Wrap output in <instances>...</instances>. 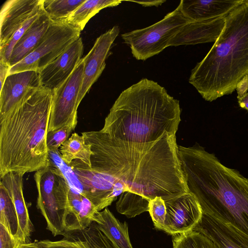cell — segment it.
<instances>
[{"mask_svg":"<svg viewBox=\"0 0 248 248\" xmlns=\"http://www.w3.org/2000/svg\"><path fill=\"white\" fill-rule=\"evenodd\" d=\"M93 152L90 168L123 181L128 191L166 201L189 192L181 168L176 135L139 143L99 131L81 133Z\"/></svg>","mask_w":248,"mask_h":248,"instance_id":"obj_1","label":"cell"},{"mask_svg":"<svg viewBox=\"0 0 248 248\" xmlns=\"http://www.w3.org/2000/svg\"><path fill=\"white\" fill-rule=\"evenodd\" d=\"M178 155L188 191L202 213L248 236V178L199 145H179Z\"/></svg>","mask_w":248,"mask_h":248,"instance_id":"obj_2","label":"cell"},{"mask_svg":"<svg viewBox=\"0 0 248 248\" xmlns=\"http://www.w3.org/2000/svg\"><path fill=\"white\" fill-rule=\"evenodd\" d=\"M52 97L49 88H32L0 116V179L10 172L24 175L50 165L46 136Z\"/></svg>","mask_w":248,"mask_h":248,"instance_id":"obj_3","label":"cell"},{"mask_svg":"<svg viewBox=\"0 0 248 248\" xmlns=\"http://www.w3.org/2000/svg\"><path fill=\"white\" fill-rule=\"evenodd\" d=\"M181 112L178 100L157 82L143 78L121 93L100 131L127 141L153 142L166 133L176 135Z\"/></svg>","mask_w":248,"mask_h":248,"instance_id":"obj_4","label":"cell"},{"mask_svg":"<svg viewBox=\"0 0 248 248\" xmlns=\"http://www.w3.org/2000/svg\"><path fill=\"white\" fill-rule=\"evenodd\" d=\"M248 76V0L225 16L224 28L211 48L192 70L189 82L206 101L231 94Z\"/></svg>","mask_w":248,"mask_h":248,"instance_id":"obj_5","label":"cell"},{"mask_svg":"<svg viewBox=\"0 0 248 248\" xmlns=\"http://www.w3.org/2000/svg\"><path fill=\"white\" fill-rule=\"evenodd\" d=\"M38 192L36 206L54 236L65 233L63 220L70 185L61 169L52 165L34 175Z\"/></svg>","mask_w":248,"mask_h":248,"instance_id":"obj_6","label":"cell"},{"mask_svg":"<svg viewBox=\"0 0 248 248\" xmlns=\"http://www.w3.org/2000/svg\"><path fill=\"white\" fill-rule=\"evenodd\" d=\"M193 22L186 17L179 5L159 21L146 28L122 34L124 43L130 46L133 57L145 61L169 46L175 35L187 24Z\"/></svg>","mask_w":248,"mask_h":248,"instance_id":"obj_7","label":"cell"},{"mask_svg":"<svg viewBox=\"0 0 248 248\" xmlns=\"http://www.w3.org/2000/svg\"><path fill=\"white\" fill-rule=\"evenodd\" d=\"M80 32V30L66 21H52L35 49L23 60L11 67L9 74L25 71L39 72L79 38Z\"/></svg>","mask_w":248,"mask_h":248,"instance_id":"obj_8","label":"cell"},{"mask_svg":"<svg viewBox=\"0 0 248 248\" xmlns=\"http://www.w3.org/2000/svg\"><path fill=\"white\" fill-rule=\"evenodd\" d=\"M83 70L82 58L71 75L52 90L48 132L57 131L64 127H70L73 131L75 130L78 123V97Z\"/></svg>","mask_w":248,"mask_h":248,"instance_id":"obj_9","label":"cell"},{"mask_svg":"<svg viewBox=\"0 0 248 248\" xmlns=\"http://www.w3.org/2000/svg\"><path fill=\"white\" fill-rule=\"evenodd\" d=\"M81 184L84 195L101 211L117 199L114 189L119 179L111 175L93 170L81 161L76 159L69 166Z\"/></svg>","mask_w":248,"mask_h":248,"instance_id":"obj_10","label":"cell"},{"mask_svg":"<svg viewBox=\"0 0 248 248\" xmlns=\"http://www.w3.org/2000/svg\"><path fill=\"white\" fill-rule=\"evenodd\" d=\"M164 201L167 214L164 231L170 234L192 231L202 217L199 202L189 192Z\"/></svg>","mask_w":248,"mask_h":248,"instance_id":"obj_11","label":"cell"},{"mask_svg":"<svg viewBox=\"0 0 248 248\" xmlns=\"http://www.w3.org/2000/svg\"><path fill=\"white\" fill-rule=\"evenodd\" d=\"M59 240H42L20 245L18 248H118L93 222L82 230L65 232Z\"/></svg>","mask_w":248,"mask_h":248,"instance_id":"obj_12","label":"cell"},{"mask_svg":"<svg viewBox=\"0 0 248 248\" xmlns=\"http://www.w3.org/2000/svg\"><path fill=\"white\" fill-rule=\"evenodd\" d=\"M119 32V26H114L101 34L96 39L90 51L82 58L84 70L78 97L79 104L105 69L106 60Z\"/></svg>","mask_w":248,"mask_h":248,"instance_id":"obj_13","label":"cell"},{"mask_svg":"<svg viewBox=\"0 0 248 248\" xmlns=\"http://www.w3.org/2000/svg\"><path fill=\"white\" fill-rule=\"evenodd\" d=\"M44 0H8L0 12V48L32 16L43 9Z\"/></svg>","mask_w":248,"mask_h":248,"instance_id":"obj_14","label":"cell"},{"mask_svg":"<svg viewBox=\"0 0 248 248\" xmlns=\"http://www.w3.org/2000/svg\"><path fill=\"white\" fill-rule=\"evenodd\" d=\"M83 52V42L79 37L38 72L42 85L52 90L58 87L74 71L82 59Z\"/></svg>","mask_w":248,"mask_h":248,"instance_id":"obj_15","label":"cell"},{"mask_svg":"<svg viewBox=\"0 0 248 248\" xmlns=\"http://www.w3.org/2000/svg\"><path fill=\"white\" fill-rule=\"evenodd\" d=\"M41 86L37 71H25L9 74L0 89V116L13 109L30 89Z\"/></svg>","mask_w":248,"mask_h":248,"instance_id":"obj_16","label":"cell"},{"mask_svg":"<svg viewBox=\"0 0 248 248\" xmlns=\"http://www.w3.org/2000/svg\"><path fill=\"white\" fill-rule=\"evenodd\" d=\"M192 231L204 235L219 248H248V236L206 214Z\"/></svg>","mask_w":248,"mask_h":248,"instance_id":"obj_17","label":"cell"},{"mask_svg":"<svg viewBox=\"0 0 248 248\" xmlns=\"http://www.w3.org/2000/svg\"><path fill=\"white\" fill-rule=\"evenodd\" d=\"M23 175L10 172L0 179V183L10 194L15 204L19 224L17 240L19 245L31 242V236L34 229L23 195Z\"/></svg>","mask_w":248,"mask_h":248,"instance_id":"obj_18","label":"cell"},{"mask_svg":"<svg viewBox=\"0 0 248 248\" xmlns=\"http://www.w3.org/2000/svg\"><path fill=\"white\" fill-rule=\"evenodd\" d=\"M225 16L187 24L172 39L169 46L215 42L224 28Z\"/></svg>","mask_w":248,"mask_h":248,"instance_id":"obj_19","label":"cell"},{"mask_svg":"<svg viewBox=\"0 0 248 248\" xmlns=\"http://www.w3.org/2000/svg\"><path fill=\"white\" fill-rule=\"evenodd\" d=\"M97 212L90 200L70 186L63 220L65 231L84 229L97 222Z\"/></svg>","mask_w":248,"mask_h":248,"instance_id":"obj_20","label":"cell"},{"mask_svg":"<svg viewBox=\"0 0 248 248\" xmlns=\"http://www.w3.org/2000/svg\"><path fill=\"white\" fill-rule=\"evenodd\" d=\"M242 0H182L183 15L192 21H201L226 16Z\"/></svg>","mask_w":248,"mask_h":248,"instance_id":"obj_21","label":"cell"},{"mask_svg":"<svg viewBox=\"0 0 248 248\" xmlns=\"http://www.w3.org/2000/svg\"><path fill=\"white\" fill-rule=\"evenodd\" d=\"M51 21L43 10L15 45L9 62L10 67L23 60L35 49Z\"/></svg>","mask_w":248,"mask_h":248,"instance_id":"obj_22","label":"cell"},{"mask_svg":"<svg viewBox=\"0 0 248 248\" xmlns=\"http://www.w3.org/2000/svg\"><path fill=\"white\" fill-rule=\"evenodd\" d=\"M96 217L99 229L118 248H133L125 221L121 222L107 207L98 211Z\"/></svg>","mask_w":248,"mask_h":248,"instance_id":"obj_23","label":"cell"},{"mask_svg":"<svg viewBox=\"0 0 248 248\" xmlns=\"http://www.w3.org/2000/svg\"><path fill=\"white\" fill-rule=\"evenodd\" d=\"M59 152L61 159L68 166L73 160L78 159L91 167V157L93 153L82 135L72 134L61 145Z\"/></svg>","mask_w":248,"mask_h":248,"instance_id":"obj_24","label":"cell"},{"mask_svg":"<svg viewBox=\"0 0 248 248\" xmlns=\"http://www.w3.org/2000/svg\"><path fill=\"white\" fill-rule=\"evenodd\" d=\"M120 0H86L65 21L81 31L88 21L101 10L119 5Z\"/></svg>","mask_w":248,"mask_h":248,"instance_id":"obj_25","label":"cell"},{"mask_svg":"<svg viewBox=\"0 0 248 248\" xmlns=\"http://www.w3.org/2000/svg\"><path fill=\"white\" fill-rule=\"evenodd\" d=\"M0 224L4 226L17 241L19 224L16 211L11 196L1 183H0Z\"/></svg>","mask_w":248,"mask_h":248,"instance_id":"obj_26","label":"cell"},{"mask_svg":"<svg viewBox=\"0 0 248 248\" xmlns=\"http://www.w3.org/2000/svg\"><path fill=\"white\" fill-rule=\"evenodd\" d=\"M149 199L130 191L123 193L116 203L118 212L132 218L148 211Z\"/></svg>","mask_w":248,"mask_h":248,"instance_id":"obj_27","label":"cell"},{"mask_svg":"<svg viewBox=\"0 0 248 248\" xmlns=\"http://www.w3.org/2000/svg\"><path fill=\"white\" fill-rule=\"evenodd\" d=\"M86 0H44L43 9L52 21H65Z\"/></svg>","mask_w":248,"mask_h":248,"instance_id":"obj_28","label":"cell"},{"mask_svg":"<svg viewBox=\"0 0 248 248\" xmlns=\"http://www.w3.org/2000/svg\"><path fill=\"white\" fill-rule=\"evenodd\" d=\"M172 236L173 248H219L211 239L197 232Z\"/></svg>","mask_w":248,"mask_h":248,"instance_id":"obj_29","label":"cell"},{"mask_svg":"<svg viewBox=\"0 0 248 248\" xmlns=\"http://www.w3.org/2000/svg\"><path fill=\"white\" fill-rule=\"evenodd\" d=\"M148 212L155 227L160 230H164L167 211L165 201L160 197L150 200Z\"/></svg>","mask_w":248,"mask_h":248,"instance_id":"obj_30","label":"cell"},{"mask_svg":"<svg viewBox=\"0 0 248 248\" xmlns=\"http://www.w3.org/2000/svg\"><path fill=\"white\" fill-rule=\"evenodd\" d=\"M73 131L69 127H64L58 130L48 132L46 145L49 152L59 153V148L69 138Z\"/></svg>","mask_w":248,"mask_h":248,"instance_id":"obj_31","label":"cell"},{"mask_svg":"<svg viewBox=\"0 0 248 248\" xmlns=\"http://www.w3.org/2000/svg\"><path fill=\"white\" fill-rule=\"evenodd\" d=\"M19 244L6 227L0 224V248H18Z\"/></svg>","mask_w":248,"mask_h":248,"instance_id":"obj_32","label":"cell"},{"mask_svg":"<svg viewBox=\"0 0 248 248\" xmlns=\"http://www.w3.org/2000/svg\"><path fill=\"white\" fill-rule=\"evenodd\" d=\"M236 90L238 94L237 99L243 96L248 90V76H246L237 84Z\"/></svg>","mask_w":248,"mask_h":248,"instance_id":"obj_33","label":"cell"},{"mask_svg":"<svg viewBox=\"0 0 248 248\" xmlns=\"http://www.w3.org/2000/svg\"><path fill=\"white\" fill-rule=\"evenodd\" d=\"M10 66L9 63L0 61V89L9 75Z\"/></svg>","mask_w":248,"mask_h":248,"instance_id":"obj_34","label":"cell"},{"mask_svg":"<svg viewBox=\"0 0 248 248\" xmlns=\"http://www.w3.org/2000/svg\"><path fill=\"white\" fill-rule=\"evenodd\" d=\"M133 2H135L138 3L139 4H140L143 6H158L161 5L164 2L166 1V0H142V1H131Z\"/></svg>","mask_w":248,"mask_h":248,"instance_id":"obj_35","label":"cell"},{"mask_svg":"<svg viewBox=\"0 0 248 248\" xmlns=\"http://www.w3.org/2000/svg\"><path fill=\"white\" fill-rule=\"evenodd\" d=\"M238 102L241 108L248 110V93L241 98L238 99Z\"/></svg>","mask_w":248,"mask_h":248,"instance_id":"obj_36","label":"cell"}]
</instances>
